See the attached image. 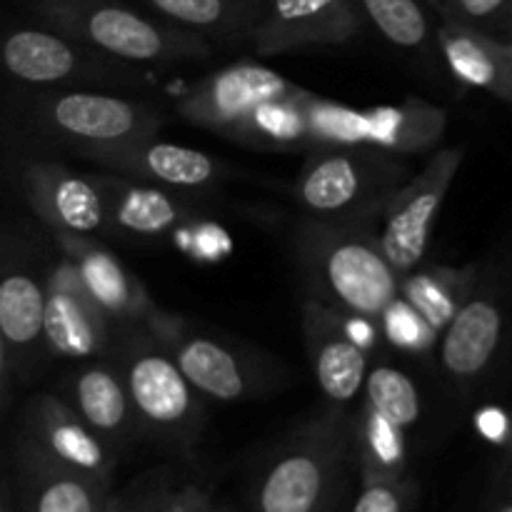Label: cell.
<instances>
[{
  "label": "cell",
  "instance_id": "cell-10",
  "mask_svg": "<svg viewBox=\"0 0 512 512\" xmlns=\"http://www.w3.org/2000/svg\"><path fill=\"white\" fill-rule=\"evenodd\" d=\"M298 85L260 63H233L200 80L175 103V113L198 128L210 130L225 140H233L240 125L253 115L260 103L280 95H290Z\"/></svg>",
  "mask_w": 512,
  "mask_h": 512
},
{
  "label": "cell",
  "instance_id": "cell-21",
  "mask_svg": "<svg viewBox=\"0 0 512 512\" xmlns=\"http://www.w3.org/2000/svg\"><path fill=\"white\" fill-rule=\"evenodd\" d=\"M100 183L108 198L110 235L158 240L195 218L190 195L185 193L138 183L115 173L100 175Z\"/></svg>",
  "mask_w": 512,
  "mask_h": 512
},
{
  "label": "cell",
  "instance_id": "cell-32",
  "mask_svg": "<svg viewBox=\"0 0 512 512\" xmlns=\"http://www.w3.org/2000/svg\"><path fill=\"white\" fill-rule=\"evenodd\" d=\"M130 512H213L215 500L208 488L193 480L165 483L140 498H128Z\"/></svg>",
  "mask_w": 512,
  "mask_h": 512
},
{
  "label": "cell",
  "instance_id": "cell-23",
  "mask_svg": "<svg viewBox=\"0 0 512 512\" xmlns=\"http://www.w3.org/2000/svg\"><path fill=\"white\" fill-rule=\"evenodd\" d=\"M68 395L85 423L118 453L135 435H140L128 385L113 360L93 363L73 373L68 383Z\"/></svg>",
  "mask_w": 512,
  "mask_h": 512
},
{
  "label": "cell",
  "instance_id": "cell-17",
  "mask_svg": "<svg viewBox=\"0 0 512 512\" xmlns=\"http://www.w3.org/2000/svg\"><path fill=\"white\" fill-rule=\"evenodd\" d=\"M105 173L123 175L138 183L158 185L175 193L195 195L223 180L225 168L205 150L158 140L155 135L88 158Z\"/></svg>",
  "mask_w": 512,
  "mask_h": 512
},
{
  "label": "cell",
  "instance_id": "cell-40",
  "mask_svg": "<svg viewBox=\"0 0 512 512\" xmlns=\"http://www.w3.org/2000/svg\"><path fill=\"white\" fill-rule=\"evenodd\" d=\"M213 512H238V510H235L233 505H220V503H218V505H215Z\"/></svg>",
  "mask_w": 512,
  "mask_h": 512
},
{
  "label": "cell",
  "instance_id": "cell-30",
  "mask_svg": "<svg viewBox=\"0 0 512 512\" xmlns=\"http://www.w3.org/2000/svg\"><path fill=\"white\" fill-rule=\"evenodd\" d=\"M365 403L400 428H413L423 415V400L413 378L393 365H375L365 380Z\"/></svg>",
  "mask_w": 512,
  "mask_h": 512
},
{
  "label": "cell",
  "instance_id": "cell-22",
  "mask_svg": "<svg viewBox=\"0 0 512 512\" xmlns=\"http://www.w3.org/2000/svg\"><path fill=\"white\" fill-rule=\"evenodd\" d=\"M435 43L455 80L512 103V45L490 38L463 20H443Z\"/></svg>",
  "mask_w": 512,
  "mask_h": 512
},
{
  "label": "cell",
  "instance_id": "cell-35",
  "mask_svg": "<svg viewBox=\"0 0 512 512\" xmlns=\"http://www.w3.org/2000/svg\"><path fill=\"white\" fill-rule=\"evenodd\" d=\"M488 512H512V463H505L498 488H495L493 500L488 505Z\"/></svg>",
  "mask_w": 512,
  "mask_h": 512
},
{
  "label": "cell",
  "instance_id": "cell-14",
  "mask_svg": "<svg viewBox=\"0 0 512 512\" xmlns=\"http://www.w3.org/2000/svg\"><path fill=\"white\" fill-rule=\"evenodd\" d=\"M113 325L63 255L45 280V348L65 360L98 358L113 348Z\"/></svg>",
  "mask_w": 512,
  "mask_h": 512
},
{
  "label": "cell",
  "instance_id": "cell-13",
  "mask_svg": "<svg viewBox=\"0 0 512 512\" xmlns=\"http://www.w3.org/2000/svg\"><path fill=\"white\" fill-rule=\"evenodd\" d=\"M510 323L508 290L498 280L480 278L453 323L438 340L440 365L458 385H475L493 370Z\"/></svg>",
  "mask_w": 512,
  "mask_h": 512
},
{
  "label": "cell",
  "instance_id": "cell-18",
  "mask_svg": "<svg viewBox=\"0 0 512 512\" xmlns=\"http://www.w3.org/2000/svg\"><path fill=\"white\" fill-rule=\"evenodd\" d=\"M58 248L78 270L90 298L115 325H150L163 310L153 303L143 280L100 240L55 235Z\"/></svg>",
  "mask_w": 512,
  "mask_h": 512
},
{
  "label": "cell",
  "instance_id": "cell-7",
  "mask_svg": "<svg viewBox=\"0 0 512 512\" xmlns=\"http://www.w3.org/2000/svg\"><path fill=\"white\" fill-rule=\"evenodd\" d=\"M30 123L45 138L75 150L85 160L158 135L163 128V118L148 103L88 90L43 95L30 108Z\"/></svg>",
  "mask_w": 512,
  "mask_h": 512
},
{
  "label": "cell",
  "instance_id": "cell-8",
  "mask_svg": "<svg viewBox=\"0 0 512 512\" xmlns=\"http://www.w3.org/2000/svg\"><path fill=\"white\" fill-rule=\"evenodd\" d=\"M148 328L168 345L180 370L205 398L223 403L258 398L273 380L258 355L200 333L178 315L163 310Z\"/></svg>",
  "mask_w": 512,
  "mask_h": 512
},
{
  "label": "cell",
  "instance_id": "cell-15",
  "mask_svg": "<svg viewBox=\"0 0 512 512\" xmlns=\"http://www.w3.org/2000/svg\"><path fill=\"white\" fill-rule=\"evenodd\" d=\"M363 20L358 0H268L248 40L258 55L343 45L360 33Z\"/></svg>",
  "mask_w": 512,
  "mask_h": 512
},
{
  "label": "cell",
  "instance_id": "cell-37",
  "mask_svg": "<svg viewBox=\"0 0 512 512\" xmlns=\"http://www.w3.org/2000/svg\"><path fill=\"white\" fill-rule=\"evenodd\" d=\"M0 512H20L18 503H15V493H13V485H10V480H5V485H3V500H0Z\"/></svg>",
  "mask_w": 512,
  "mask_h": 512
},
{
  "label": "cell",
  "instance_id": "cell-4",
  "mask_svg": "<svg viewBox=\"0 0 512 512\" xmlns=\"http://www.w3.org/2000/svg\"><path fill=\"white\" fill-rule=\"evenodd\" d=\"M45 28L123 63H188L210 55L205 35L150 18L118 0H28Z\"/></svg>",
  "mask_w": 512,
  "mask_h": 512
},
{
  "label": "cell",
  "instance_id": "cell-2",
  "mask_svg": "<svg viewBox=\"0 0 512 512\" xmlns=\"http://www.w3.org/2000/svg\"><path fill=\"white\" fill-rule=\"evenodd\" d=\"M353 460V418L330 405L295 425L265 458L253 512H333Z\"/></svg>",
  "mask_w": 512,
  "mask_h": 512
},
{
  "label": "cell",
  "instance_id": "cell-20",
  "mask_svg": "<svg viewBox=\"0 0 512 512\" xmlns=\"http://www.w3.org/2000/svg\"><path fill=\"white\" fill-rule=\"evenodd\" d=\"M20 512H105L113 498L108 480L60 468L15 443V483Z\"/></svg>",
  "mask_w": 512,
  "mask_h": 512
},
{
  "label": "cell",
  "instance_id": "cell-3",
  "mask_svg": "<svg viewBox=\"0 0 512 512\" xmlns=\"http://www.w3.org/2000/svg\"><path fill=\"white\" fill-rule=\"evenodd\" d=\"M118 328L110 353L128 385L140 435L188 455L205 428L203 393L148 325Z\"/></svg>",
  "mask_w": 512,
  "mask_h": 512
},
{
  "label": "cell",
  "instance_id": "cell-31",
  "mask_svg": "<svg viewBox=\"0 0 512 512\" xmlns=\"http://www.w3.org/2000/svg\"><path fill=\"white\" fill-rule=\"evenodd\" d=\"M380 328H383V340H388L395 350H403L408 355L430 353L440 340L438 330L403 295H398L380 315Z\"/></svg>",
  "mask_w": 512,
  "mask_h": 512
},
{
  "label": "cell",
  "instance_id": "cell-19",
  "mask_svg": "<svg viewBox=\"0 0 512 512\" xmlns=\"http://www.w3.org/2000/svg\"><path fill=\"white\" fill-rule=\"evenodd\" d=\"M308 358L320 390L333 405L353 403L368 380V353L350 338L345 313L308 298L303 305Z\"/></svg>",
  "mask_w": 512,
  "mask_h": 512
},
{
  "label": "cell",
  "instance_id": "cell-29",
  "mask_svg": "<svg viewBox=\"0 0 512 512\" xmlns=\"http://www.w3.org/2000/svg\"><path fill=\"white\" fill-rule=\"evenodd\" d=\"M363 18L395 48L430 55L433 30L420 0H358Z\"/></svg>",
  "mask_w": 512,
  "mask_h": 512
},
{
  "label": "cell",
  "instance_id": "cell-24",
  "mask_svg": "<svg viewBox=\"0 0 512 512\" xmlns=\"http://www.w3.org/2000/svg\"><path fill=\"white\" fill-rule=\"evenodd\" d=\"M310 90L298 88L290 95L270 98L253 110L233 135V143L265 153H305L315 148L308 118Z\"/></svg>",
  "mask_w": 512,
  "mask_h": 512
},
{
  "label": "cell",
  "instance_id": "cell-6",
  "mask_svg": "<svg viewBox=\"0 0 512 512\" xmlns=\"http://www.w3.org/2000/svg\"><path fill=\"white\" fill-rule=\"evenodd\" d=\"M308 118L315 148H370L388 155H420L433 150L448 128V113L423 98L393 105L350 108L308 93ZM313 148V150H315Z\"/></svg>",
  "mask_w": 512,
  "mask_h": 512
},
{
  "label": "cell",
  "instance_id": "cell-26",
  "mask_svg": "<svg viewBox=\"0 0 512 512\" xmlns=\"http://www.w3.org/2000/svg\"><path fill=\"white\" fill-rule=\"evenodd\" d=\"M168 23L218 38H250L268 0H145Z\"/></svg>",
  "mask_w": 512,
  "mask_h": 512
},
{
  "label": "cell",
  "instance_id": "cell-39",
  "mask_svg": "<svg viewBox=\"0 0 512 512\" xmlns=\"http://www.w3.org/2000/svg\"><path fill=\"white\" fill-rule=\"evenodd\" d=\"M505 450H508V463H512V415H510V435H508V443H505Z\"/></svg>",
  "mask_w": 512,
  "mask_h": 512
},
{
  "label": "cell",
  "instance_id": "cell-34",
  "mask_svg": "<svg viewBox=\"0 0 512 512\" xmlns=\"http://www.w3.org/2000/svg\"><path fill=\"white\" fill-rule=\"evenodd\" d=\"M458 20L512 45V0H455Z\"/></svg>",
  "mask_w": 512,
  "mask_h": 512
},
{
  "label": "cell",
  "instance_id": "cell-9",
  "mask_svg": "<svg viewBox=\"0 0 512 512\" xmlns=\"http://www.w3.org/2000/svg\"><path fill=\"white\" fill-rule=\"evenodd\" d=\"M463 158V145L438 150L428 160V165L393 195L385 208L380 218L383 225L378 230L380 248L400 275H408L423 263L435 220L443 210Z\"/></svg>",
  "mask_w": 512,
  "mask_h": 512
},
{
  "label": "cell",
  "instance_id": "cell-25",
  "mask_svg": "<svg viewBox=\"0 0 512 512\" xmlns=\"http://www.w3.org/2000/svg\"><path fill=\"white\" fill-rule=\"evenodd\" d=\"M478 265H465V268H450V265H423L410 270L400 280V295L443 335L455 320V315L463 310L470 295L475 293L480 283Z\"/></svg>",
  "mask_w": 512,
  "mask_h": 512
},
{
  "label": "cell",
  "instance_id": "cell-16",
  "mask_svg": "<svg viewBox=\"0 0 512 512\" xmlns=\"http://www.w3.org/2000/svg\"><path fill=\"white\" fill-rule=\"evenodd\" d=\"M115 58L50 28H18L5 38L3 63L20 83H113Z\"/></svg>",
  "mask_w": 512,
  "mask_h": 512
},
{
  "label": "cell",
  "instance_id": "cell-27",
  "mask_svg": "<svg viewBox=\"0 0 512 512\" xmlns=\"http://www.w3.org/2000/svg\"><path fill=\"white\" fill-rule=\"evenodd\" d=\"M0 335L3 363L45 340V283L25 270L8 273L0 285Z\"/></svg>",
  "mask_w": 512,
  "mask_h": 512
},
{
  "label": "cell",
  "instance_id": "cell-28",
  "mask_svg": "<svg viewBox=\"0 0 512 512\" xmlns=\"http://www.w3.org/2000/svg\"><path fill=\"white\" fill-rule=\"evenodd\" d=\"M353 460L360 475L408 478L405 428L395 425L363 400L353 415Z\"/></svg>",
  "mask_w": 512,
  "mask_h": 512
},
{
  "label": "cell",
  "instance_id": "cell-36",
  "mask_svg": "<svg viewBox=\"0 0 512 512\" xmlns=\"http://www.w3.org/2000/svg\"><path fill=\"white\" fill-rule=\"evenodd\" d=\"M435 13L443 20H458V8H455V0H425Z\"/></svg>",
  "mask_w": 512,
  "mask_h": 512
},
{
  "label": "cell",
  "instance_id": "cell-12",
  "mask_svg": "<svg viewBox=\"0 0 512 512\" xmlns=\"http://www.w3.org/2000/svg\"><path fill=\"white\" fill-rule=\"evenodd\" d=\"M23 190L33 213L55 235H110L108 198L100 175H85L58 160H35L23 170Z\"/></svg>",
  "mask_w": 512,
  "mask_h": 512
},
{
  "label": "cell",
  "instance_id": "cell-5",
  "mask_svg": "<svg viewBox=\"0 0 512 512\" xmlns=\"http://www.w3.org/2000/svg\"><path fill=\"white\" fill-rule=\"evenodd\" d=\"M405 175L398 155L325 145L308 153L293 195L305 218L373 225L405 185Z\"/></svg>",
  "mask_w": 512,
  "mask_h": 512
},
{
  "label": "cell",
  "instance_id": "cell-33",
  "mask_svg": "<svg viewBox=\"0 0 512 512\" xmlns=\"http://www.w3.org/2000/svg\"><path fill=\"white\" fill-rule=\"evenodd\" d=\"M415 500V485L408 478L360 475V493L350 512H408Z\"/></svg>",
  "mask_w": 512,
  "mask_h": 512
},
{
  "label": "cell",
  "instance_id": "cell-11",
  "mask_svg": "<svg viewBox=\"0 0 512 512\" xmlns=\"http://www.w3.org/2000/svg\"><path fill=\"white\" fill-rule=\"evenodd\" d=\"M15 443L60 468L113 483L120 453L110 448L85 423L73 403L63 400L60 395L40 393L25 405L23 428H20Z\"/></svg>",
  "mask_w": 512,
  "mask_h": 512
},
{
  "label": "cell",
  "instance_id": "cell-38",
  "mask_svg": "<svg viewBox=\"0 0 512 512\" xmlns=\"http://www.w3.org/2000/svg\"><path fill=\"white\" fill-rule=\"evenodd\" d=\"M105 512H130V500L123 498V495H113Z\"/></svg>",
  "mask_w": 512,
  "mask_h": 512
},
{
  "label": "cell",
  "instance_id": "cell-1",
  "mask_svg": "<svg viewBox=\"0 0 512 512\" xmlns=\"http://www.w3.org/2000/svg\"><path fill=\"white\" fill-rule=\"evenodd\" d=\"M293 253L310 295L345 315L380 320L400 295L403 275L383 253L373 225L303 218Z\"/></svg>",
  "mask_w": 512,
  "mask_h": 512
}]
</instances>
